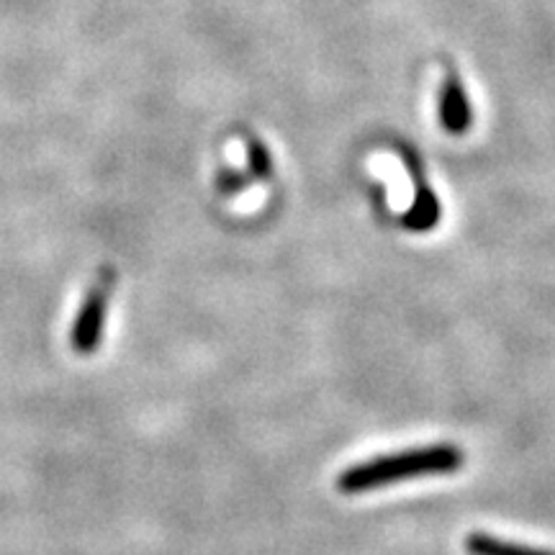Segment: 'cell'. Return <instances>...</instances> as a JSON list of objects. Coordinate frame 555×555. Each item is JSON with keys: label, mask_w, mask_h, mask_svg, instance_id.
I'll return each instance as SVG.
<instances>
[{"label": "cell", "mask_w": 555, "mask_h": 555, "mask_svg": "<svg viewBox=\"0 0 555 555\" xmlns=\"http://www.w3.org/2000/svg\"><path fill=\"white\" fill-rule=\"evenodd\" d=\"M116 288V273L111 268H103L93 286L88 288L86 298H82L78 317L73 322V332H69V345L78 356H93L99 350L103 339V327H106L111 296Z\"/></svg>", "instance_id": "2"}, {"label": "cell", "mask_w": 555, "mask_h": 555, "mask_svg": "<svg viewBox=\"0 0 555 555\" xmlns=\"http://www.w3.org/2000/svg\"><path fill=\"white\" fill-rule=\"evenodd\" d=\"M437 116H440V127L453 137L466 134L470 129V121H474V111H470L461 75H457V69L450 65L446 69V80H442V88H440V106H437Z\"/></svg>", "instance_id": "3"}, {"label": "cell", "mask_w": 555, "mask_h": 555, "mask_svg": "<svg viewBox=\"0 0 555 555\" xmlns=\"http://www.w3.org/2000/svg\"><path fill=\"white\" fill-rule=\"evenodd\" d=\"M463 466H466V453L461 448L453 442H435V446L371 457V461L345 468L337 478V489L343 494H365V491L414 481V478L450 476Z\"/></svg>", "instance_id": "1"}, {"label": "cell", "mask_w": 555, "mask_h": 555, "mask_svg": "<svg viewBox=\"0 0 555 555\" xmlns=\"http://www.w3.org/2000/svg\"><path fill=\"white\" fill-rule=\"evenodd\" d=\"M247 157H249V170L258 178L273 176V159H270L268 147H262L258 139H249L247 144Z\"/></svg>", "instance_id": "6"}, {"label": "cell", "mask_w": 555, "mask_h": 555, "mask_svg": "<svg viewBox=\"0 0 555 555\" xmlns=\"http://www.w3.org/2000/svg\"><path fill=\"white\" fill-rule=\"evenodd\" d=\"M463 545H466L468 555H555L545 547L509 543V540L489 535V532H470Z\"/></svg>", "instance_id": "5"}, {"label": "cell", "mask_w": 555, "mask_h": 555, "mask_svg": "<svg viewBox=\"0 0 555 555\" xmlns=\"http://www.w3.org/2000/svg\"><path fill=\"white\" fill-rule=\"evenodd\" d=\"M440 201H437L433 189H427L420 172V176H416V198L414 206L409 208V214L404 217V227L412 229V232H429V229H435L437 221H440Z\"/></svg>", "instance_id": "4"}]
</instances>
